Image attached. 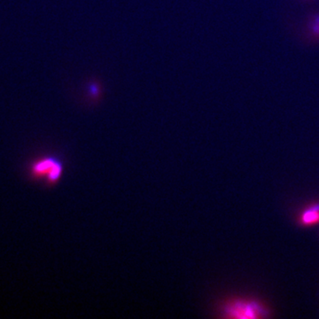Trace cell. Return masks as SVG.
I'll return each instance as SVG.
<instances>
[{"instance_id": "cell-4", "label": "cell", "mask_w": 319, "mask_h": 319, "mask_svg": "<svg viewBox=\"0 0 319 319\" xmlns=\"http://www.w3.org/2000/svg\"><path fill=\"white\" fill-rule=\"evenodd\" d=\"M312 37H316V39H319V15L313 17L312 20L310 21L309 26Z\"/></svg>"}, {"instance_id": "cell-1", "label": "cell", "mask_w": 319, "mask_h": 319, "mask_svg": "<svg viewBox=\"0 0 319 319\" xmlns=\"http://www.w3.org/2000/svg\"><path fill=\"white\" fill-rule=\"evenodd\" d=\"M62 162L53 156H44L34 161L30 174L35 179H44L48 185H55L63 174Z\"/></svg>"}, {"instance_id": "cell-3", "label": "cell", "mask_w": 319, "mask_h": 319, "mask_svg": "<svg viewBox=\"0 0 319 319\" xmlns=\"http://www.w3.org/2000/svg\"><path fill=\"white\" fill-rule=\"evenodd\" d=\"M301 221L304 225H314L319 223V208H311L303 213Z\"/></svg>"}, {"instance_id": "cell-2", "label": "cell", "mask_w": 319, "mask_h": 319, "mask_svg": "<svg viewBox=\"0 0 319 319\" xmlns=\"http://www.w3.org/2000/svg\"><path fill=\"white\" fill-rule=\"evenodd\" d=\"M256 311L257 309H255L252 306L243 305L241 308V305L238 303L227 309V312L231 313V316H234V317L235 316L239 317L241 312L244 313L243 317H258V316L256 315Z\"/></svg>"}]
</instances>
